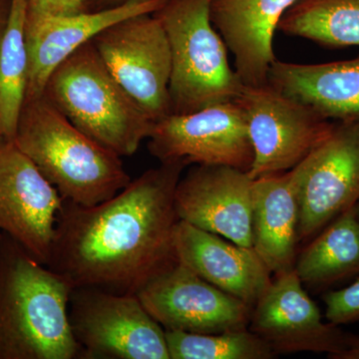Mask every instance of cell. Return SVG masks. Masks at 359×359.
I'll list each match as a JSON object with an SVG mask.
<instances>
[{
	"label": "cell",
	"instance_id": "cell-1",
	"mask_svg": "<svg viewBox=\"0 0 359 359\" xmlns=\"http://www.w3.org/2000/svg\"><path fill=\"white\" fill-rule=\"evenodd\" d=\"M186 167L161 163L91 207L63 201L46 266L73 289L137 294L177 261L175 191Z\"/></svg>",
	"mask_w": 359,
	"mask_h": 359
},
{
	"label": "cell",
	"instance_id": "cell-2",
	"mask_svg": "<svg viewBox=\"0 0 359 359\" xmlns=\"http://www.w3.org/2000/svg\"><path fill=\"white\" fill-rule=\"evenodd\" d=\"M73 287L13 238L0 244V359L81 355L69 320Z\"/></svg>",
	"mask_w": 359,
	"mask_h": 359
},
{
	"label": "cell",
	"instance_id": "cell-3",
	"mask_svg": "<svg viewBox=\"0 0 359 359\" xmlns=\"http://www.w3.org/2000/svg\"><path fill=\"white\" fill-rule=\"evenodd\" d=\"M14 142L66 202L98 205L131 182L120 156L80 131L44 95L25 101Z\"/></svg>",
	"mask_w": 359,
	"mask_h": 359
},
{
	"label": "cell",
	"instance_id": "cell-4",
	"mask_svg": "<svg viewBox=\"0 0 359 359\" xmlns=\"http://www.w3.org/2000/svg\"><path fill=\"white\" fill-rule=\"evenodd\" d=\"M43 95L80 131L120 157L134 155L154 126L111 74L92 41L53 70Z\"/></svg>",
	"mask_w": 359,
	"mask_h": 359
},
{
	"label": "cell",
	"instance_id": "cell-5",
	"mask_svg": "<svg viewBox=\"0 0 359 359\" xmlns=\"http://www.w3.org/2000/svg\"><path fill=\"white\" fill-rule=\"evenodd\" d=\"M212 0H167L154 13L172 55V114L235 101L244 85L228 59V48L210 16Z\"/></svg>",
	"mask_w": 359,
	"mask_h": 359
},
{
	"label": "cell",
	"instance_id": "cell-6",
	"mask_svg": "<svg viewBox=\"0 0 359 359\" xmlns=\"http://www.w3.org/2000/svg\"><path fill=\"white\" fill-rule=\"evenodd\" d=\"M69 320L85 358L170 359L166 330L137 294L73 289Z\"/></svg>",
	"mask_w": 359,
	"mask_h": 359
},
{
	"label": "cell",
	"instance_id": "cell-7",
	"mask_svg": "<svg viewBox=\"0 0 359 359\" xmlns=\"http://www.w3.org/2000/svg\"><path fill=\"white\" fill-rule=\"evenodd\" d=\"M92 43L118 83L153 121L172 114L171 48L154 13L118 21Z\"/></svg>",
	"mask_w": 359,
	"mask_h": 359
},
{
	"label": "cell",
	"instance_id": "cell-8",
	"mask_svg": "<svg viewBox=\"0 0 359 359\" xmlns=\"http://www.w3.org/2000/svg\"><path fill=\"white\" fill-rule=\"evenodd\" d=\"M236 101L244 111L254 152L248 172L252 180L294 169L334 125L268 83L244 86Z\"/></svg>",
	"mask_w": 359,
	"mask_h": 359
},
{
	"label": "cell",
	"instance_id": "cell-9",
	"mask_svg": "<svg viewBox=\"0 0 359 359\" xmlns=\"http://www.w3.org/2000/svg\"><path fill=\"white\" fill-rule=\"evenodd\" d=\"M289 172L299 202V238L316 237L359 201V119L334 123Z\"/></svg>",
	"mask_w": 359,
	"mask_h": 359
},
{
	"label": "cell",
	"instance_id": "cell-10",
	"mask_svg": "<svg viewBox=\"0 0 359 359\" xmlns=\"http://www.w3.org/2000/svg\"><path fill=\"white\" fill-rule=\"evenodd\" d=\"M149 152L161 163L236 168L249 172L254 161L244 111L237 101L154 123Z\"/></svg>",
	"mask_w": 359,
	"mask_h": 359
},
{
	"label": "cell",
	"instance_id": "cell-11",
	"mask_svg": "<svg viewBox=\"0 0 359 359\" xmlns=\"http://www.w3.org/2000/svg\"><path fill=\"white\" fill-rule=\"evenodd\" d=\"M137 297L166 332L210 334L245 330L252 311L178 261L146 283Z\"/></svg>",
	"mask_w": 359,
	"mask_h": 359
},
{
	"label": "cell",
	"instance_id": "cell-12",
	"mask_svg": "<svg viewBox=\"0 0 359 359\" xmlns=\"http://www.w3.org/2000/svg\"><path fill=\"white\" fill-rule=\"evenodd\" d=\"M63 201L14 140L0 139V231L43 264Z\"/></svg>",
	"mask_w": 359,
	"mask_h": 359
},
{
	"label": "cell",
	"instance_id": "cell-13",
	"mask_svg": "<svg viewBox=\"0 0 359 359\" xmlns=\"http://www.w3.org/2000/svg\"><path fill=\"white\" fill-rule=\"evenodd\" d=\"M250 330L276 354L311 351L332 359L346 351L353 335L323 320L294 269L271 280L252 308Z\"/></svg>",
	"mask_w": 359,
	"mask_h": 359
},
{
	"label": "cell",
	"instance_id": "cell-14",
	"mask_svg": "<svg viewBox=\"0 0 359 359\" xmlns=\"http://www.w3.org/2000/svg\"><path fill=\"white\" fill-rule=\"evenodd\" d=\"M252 186L242 170L196 165L180 179L175 208L182 221L252 248Z\"/></svg>",
	"mask_w": 359,
	"mask_h": 359
},
{
	"label": "cell",
	"instance_id": "cell-15",
	"mask_svg": "<svg viewBox=\"0 0 359 359\" xmlns=\"http://www.w3.org/2000/svg\"><path fill=\"white\" fill-rule=\"evenodd\" d=\"M166 1L127 0L108 8L69 15H27L25 33L29 69L25 101L43 95L53 70L104 29L132 16L154 13Z\"/></svg>",
	"mask_w": 359,
	"mask_h": 359
},
{
	"label": "cell",
	"instance_id": "cell-16",
	"mask_svg": "<svg viewBox=\"0 0 359 359\" xmlns=\"http://www.w3.org/2000/svg\"><path fill=\"white\" fill-rule=\"evenodd\" d=\"M177 261L254 308L271 283V273L252 248L180 219L174 233Z\"/></svg>",
	"mask_w": 359,
	"mask_h": 359
},
{
	"label": "cell",
	"instance_id": "cell-17",
	"mask_svg": "<svg viewBox=\"0 0 359 359\" xmlns=\"http://www.w3.org/2000/svg\"><path fill=\"white\" fill-rule=\"evenodd\" d=\"M297 0H212L214 27L235 58V71L244 86L268 83L276 60L273 36L278 23Z\"/></svg>",
	"mask_w": 359,
	"mask_h": 359
},
{
	"label": "cell",
	"instance_id": "cell-18",
	"mask_svg": "<svg viewBox=\"0 0 359 359\" xmlns=\"http://www.w3.org/2000/svg\"><path fill=\"white\" fill-rule=\"evenodd\" d=\"M268 84L330 121L359 119V55L318 65L276 59Z\"/></svg>",
	"mask_w": 359,
	"mask_h": 359
},
{
	"label": "cell",
	"instance_id": "cell-19",
	"mask_svg": "<svg viewBox=\"0 0 359 359\" xmlns=\"http://www.w3.org/2000/svg\"><path fill=\"white\" fill-rule=\"evenodd\" d=\"M299 221L290 172L254 180L252 249L273 275L294 269Z\"/></svg>",
	"mask_w": 359,
	"mask_h": 359
},
{
	"label": "cell",
	"instance_id": "cell-20",
	"mask_svg": "<svg viewBox=\"0 0 359 359\" xmlns=\"http://www.w3.org/2000/svg\"><path fill=\"white\" fill-rule=\"evenodd\" d=\"M304 285L327 287L359 275V218L355 205L327 224L297 257Z\"/></svg>",
	"mask_w": 359,
	"mask_h": 359
},
{
	"label": "cell",
	"instance_id": "cell-21",
	"mask_svg": "<svg viewBox=\"0 0 359 359\" xmlns=\"http://www.w3.org/2000/svg\"><path fill=\"white\" fill-rule=\"evenodd\" d=\"M278 30L328 48L359 46V0H297Z\"/></svg>",
	"mask_w": 359,
	"mask_h": 359
},
{
	"label": "cell",
	"instance_id": "cell-22",
	"mask_svg": "<svg viewBox=\"0 0 359 359\" xmlns=\"http://www.w3.org/2000/svg\"><path fill=\"white\" fill-rule=\"evenodd\" d=\"M28 0H11L8 22L0 40V139L14 140L27 93L26 18Z\"/></svg>",
	"mask_w": 359,
	"mask_h": 359
},
{
	"label": "cell",
	"instance_id": "cell-23",
	"mask_svg": "<svg viewBox=\"0 0 359 359\" xmlns=\"http://www.w3.org/2000/svg\"><path fill=\"white\" fill-rule=\"evenodd\" d=\"M170 359H271L276 354L249 328L221 334L166 332Z\"/></svg>",
	"mask_w": 359,
	"mask_h": 359
},
{
	"label": "cell",
	"instance_id": "cell-24",
	"mask_svg": "<svg viewBox=\"0 0 359 359\" xmlns=\"http://www.w3.org/2000/svg\"><path fill=\"white\" fill-rule=\"evenodd\" d=\"M325 318L335 325L359 323V278L341 290L323 295Z\"/></svg>",
	"mask_w": 359,
	"mask_h": 359
},
{
	"label": "cell",
	"instance_id": "cell-25",
	"mask_svg": "<svg viewBox=\"0 0 359 359\" xmlns=\"http://www.w3.org/2000/svg\"><path fill=\"white\" fill-rule=\"evenodd\" d=\"M89 11L88 0H28L27 15H69Z\"/></svg>",
	"mask_w": 359,
	"mask_h": 359
},
{
	"label": "cell",
	"instance_id": "cell-26",
	"mask_svg": "<svg viewBox=\"0 0 359 359\" xmlns=\"http://www.w3.org/2000/svg\"><path fill=\"white\" fill-rule=\"evenodd\" d=\"M334 359H359V337L351 335L348 347Z\"/></svg>",
	"mask_w": 359,
	"mask_h": 359
},
{
	"label": "cell",
	"instance_id": "cell-27",
	"mask_svg": "<svg viewBox=\"0 0 359 359\" xmlns=\"http://www.w3.org/2000/svg\"><path fill=\"white\" fill-rule=\"evenodd\" d=\"M11 6V0H0V40L2 39L7 22H8Z\"/></svg>",
	"mask_w": 359,
	"mask_h": 359
},
{
	"label": "cell",
	"instance_id": "cell-28",
	"mask_svg": "<svg viewBox=\"0 0 359 359\" xmlns=\"http://www.w3.org/2000/svg\"><path fill=\"white\" fill-rule=\"evenodd\" d=\"M126 1L127 0H88V8L89 11H97L118 6Z\"/></svg>",
	"mask_w": 359,
	"mask_h": 359
},
{
	"label": "cell",
	"instance_id": "cell-29",
	"mask_svg": "<svg viewBox=\"0 0 359 359\" xmlns=\"http://www.w3.org/2000/svg\"><path fill=\"white\" fill-rule=\"evenodd\" d=\"M355 210H356V212H358V218H359V201H358V203H356Z\"/></svg>",
	"mask_w": 359,
	"mask_h": 359
},
{
	"label": "cell",
	"instance_id": "cell-30",
	"mask_svg": "<svg viewBox=\"0 0 359 359\" xmlns=\"http://www.w3.org/2000/svg\"><path fill=\"white\" fill-rule=\"evenodd\" d=\"M2 238H4V233L0 231V244H1Z\"/></svg>",
	"mask_w": 359,
	"mask_h": 359
}]
</instances>
